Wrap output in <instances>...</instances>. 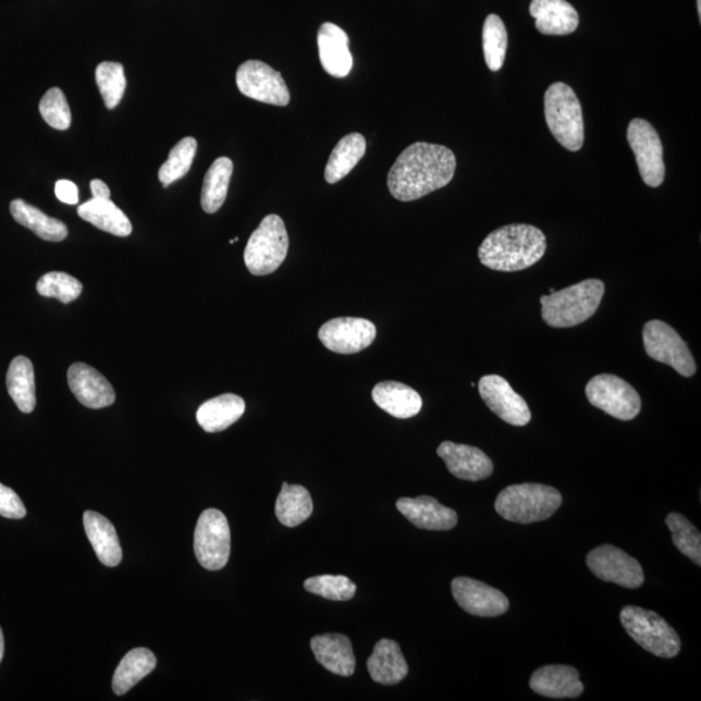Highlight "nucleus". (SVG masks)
Here are the masks:
<instances>
[{
    "instance_id": "obj_1",
    "label": "nucleus",
    "mask_w": 701,
    "mask_h": 701,
    "mask_svg": "<svg viewBox=\"0 0 701 701\" xmlns=\"http://www.w3.org/2000/svg\"><path fill=\"white\" fill-rule=\"evenodd\" d=\"M455 171L456 158L450 148L417 142L407 147L391 168L389 190L397 200H417L447 186Z\"/></svg>"
},
{
    "instance_id": "obj_2",
    "label": "nucleus",
    "mask_w": 701,
    "mask_h": 701,
    "mask_svg": "<svg viewBox=\"0 0 701 701\" xmlns=\"http://www.w3.org/2000/svg\"><path fill=\"white\" fill-rule=\"evenodd\" d=\"M548 249V239L532 225H505L490 233L478 249L484 267L497 272L524 271L541 260Z\"/></svg>"
},
{
    "instance_id": "obj_3",
    "label": "nucleus",
    "mask_w": 701,
    "mask_h": 701,
    "mask_svg": "<svg viewBox=\"0 0 701 701\" xmlns=\"http://www.w3.org/2000/svg\"><path fill=\"white\" fill-rule=\"evenodd\" d=\"M605 293L604 282L586 280L562 290L543 295L542 317L551 328H573L595 315Z\"/></svg>"
},
{
    "instance_id": "obj_4",
    "label": "nucleus",
    "mask_w": 701,
    "mask_h": 701,
    "mask_svg": "<svg viewBox=\"0 0 701 701\" xmlns=\"http://www.w3.org/2000/svg\"><path fill=\"white\" fill-rule=\"evenodd\" d=\"M563 496L541 483L512 484L497 495L495 511L504 520L532 524L548 520L562 507Z\"/></svg>"
},
{
    "instance_id": "obj_5",
    "label": "nucleus",
    "mask_w": 701,
    "mask_h": 701,
    "mask_svg": "<svg viewBox=\"0 0 701 701\" xmlns=\"http://www.w3.org/2000/svg\"><path fill=\"white\" fill-rule=\"evenodd\" d=\"M545 121L558 144L571 152L581 150L585 142L582 107L570 86L552 84L544 96Z\"/></svg>"
},
{
    "instance_id": "obj_6",
    "label": "nucleus",
    "mask_w": 701,
    "mask_h": 701,
    "mask_svg": "<svg viewBox=\"0 0 701 701\" xmlns=\"http://www.w3.org/2000/svg\"><path fill=\"white\" fill-rule=\"evenodd\" d=\"M619 618L629 636L652 655L663 659L678 655L680 651L678 634L657 613L636 605H626Z\"/></svg>"
},
{
    "instance_id": "obj_7",
    "label": "nucleus",
    "mask_w": 701,
    "mask_h": 701,
    "mask_svg": "<svg viewBox=\"0 0 701 701\" xmlns=\"http://www.w3.org/2000/svg\"><path fill=\"white\" fill-rule=\"evenodd\" d=\"M285 222L278 214H268L251 234L245 249V262L254 275L271 274L282 266L288 251Z\"/></svg>"
},
{
    "instance_id": "obj_8",
    "label": "nucleus",
    "mask_w": 701,
    "mask_h": 701,
    "mask_svg": "<svg viewBox=\"0 0 701 701\" xmlns=\"http://www.w3.org/2000/svg\"><path fill=\"white\" fill-rule=\"evenodd\" d=\"M231 528L225 515L219 509H206L194 532V551L199 564L212 571L224 568L231 556Z\"/></svg>"
},
{
    "instance_id": "obj_9",
    "label": "nucleus",
    "mask_w": 701,
    "mask_h": 701,
    "mask_svg": "<svg viewBox=\"0 0 701 701\" xmlns=\"http://www.w3.org/2000/svg\"><path fill=\"white\" fill-rule=\"evenodd\" d=\"M586 396L592 406L623 421L636 419L642 408L637 390L613 374L594 377L586 386Z\"/></svg>"
},
{
    "instance_id": "obj_10",
    "label": "nucleus",
    "mask_w": 701,
    "mask_h": 701,
    "mask_svg": "<svg viewBox=\"0 0 701 701\" xmlns=\"http://www.w3.org/2000/svg\"><path fill=\"white\" fill-rule=\"evenodd\" d=\"M643 343L651 359L676 369L680 376L697 373V362L686 342L666 322L651 320L643 328Z\"/></svg>"
},
{
    "instance_id": "obj_11",
    "label": "nucleus",
    "mask_w": 701,
    "mask_h": 701,
    "mask_svg": "<svg viewBox=\"0 0 701 701\" xmlns=\"http://www.w3.org/2000/svg\"><path fill=\"white\" fill-rule=\"evenodd\" d=\"M628 142L644 184L650 187L662 185L665 179L664 148L655 127L642 119L631 120Z\"/></svg>"
},
{
    "instance_id": "obj_12",
    "label": "nucleus",
    "mask_w": 701,
    "mask_h": 701,
    "mask_svg": "<svg viewBox=\"0 0 701 701\" xmlns=\"http://www.w3.org/2000/svg\"><path fill=\"white\" fill-rule=\"evenodd\" d=\"M235 81L239 91L249 99L279 107L290 103V91L281 73L259 60L242 64Z\"/></svg>"
},
{
    "instance_id": "obj_13",
    "label": "nucleus",
    "mask_w": 701,
    "mask_h": 701,
    "mask_svg": "<svg viewBox=\"0 0 701 701\" xmlns=\"http://www.w3.org/2000/svg\"><path fill=\"white\" fill-rule=\"evenodd\" d=\"M588 566L592 575L604 582L638 589L644 582V571L636 558L615 545L603 544L588 555Z\"/></svg>"
},
{
    "instance_id": "obj_14",
    "label": "nucleus",
    "mask_w": 701,
    "mask_h": 701,
    "mask_svg": "<svg viewBox=\"0 0 701 701\" xmlns=\"http://www.w3.org/2000/svg\"><path fill=\"white\" fill-rule=\"evenodd\" d=\"M373 322L357 317H339L323 323L319 330L322 345L335 354H357L368 348L376 340Z\"/></svg>"
},
{
    "instance_id": "obj_15",
    "label": "nucleus",
    "mask_w": 701,
    "mask_h": 701,
    "mask_svg": "<svg viewBox=\"0 0 701 701\" xmlns=\"http://www.w3.org/2000/svg\"><path fill=\"white\" fill-rule=\"evenodd\" d=\"M478 391L487 406L503 421L514 427H525L530 422L531 413L528 403L503 377L497 374L482 377L478 382Z\"/></svg>"
},
{
    "instance_id": "obj_16",
    "label": "nucleus",
    "mask_w": 701,
    "mask_h": 701,
    "mask_svg": "<svg viewBox=\"0 0 701 701\" xmlns=\"http://www.w3.org/2000/svg\"><path fill=\"white\" fill-rule=\"evenodd\" d=\"M453 595L465 612L478 617H497L509 610V600L491 586L468 577L455 578Z\"/></svg>"
},
{
    "instance_id": "obj_17",
    "label": "nucleus",
    "mask_w": 701,
    "mask_h": 701,
    "mask_svg": "<svg viewBox=\"0 0 701 701\" xmlns=\"http://www.w3.org/2000/svg\"><path fill=\"white\" fill-rule=\"evenodd\" d=\"M438 456L446 463L451 475L458 480L482 481L487 480L494 471L491 458L477 447L454 442H443L436 450Z\"/></svg>"
},
{
    "instance_id": "obj_18",
    "label": "nucleus",
    "mask_w": 701,
    "mask_h": 701,
    "mask_svg": "<svg viewBox=\"0 0 701 701\" xmlns=\"http://www.w3.org/2000/svg\"><path fill=\"white\" fill-rule=\"evenodd\" d=\"M66 377L73 395L87 408L110 407L116 399V394L106 377L84 362L73 364Z\"/></svg>"
},
{
    "instance_id": "obj_19",
    "label": "nucleus",
    "mask_w": 701,
    "mask_h": 701,
    "mask_svg": "<svg viewBox=\"0 0 701 701\" xmlns=\"http://www.w3.org/2000/svg\"><path fill=\"white\" fill-rule=\"evenodd\" d=\"M396 508L419 529L446 531L457 525L456 512L431 496L402 497L396 502Z\"/></svg>"
},
{
    "instance_id": "obj_20",
    "label": "nucleus",
    "mask_w": 701,
    "mask_h": 701,
    "mask_svg": "<svg viewBox=\"0 0 701 701\" xmlns=\"http://www.w3.org/2000/svg\"><path fill=\"white\" fill-rule=\"evenodd\" d=\"M317 45L322 69L336 78L348 76L354 60L347 33L333 23L322 24L317 35Z\"/></svg>"
},
{
    "instance_id": "obj_21",
    "label": "nucleus",
    "mask_w": 701,
    "mask_h": 701,
    "mask_svg": "<svg viewBox=\"0 0 701 701\" xmlns=\"http://www.w3.org/2000/svg\"><path fill=\"white\" fill-rule=\"evenodd\" d=\"M530 687L539 696L552 699H576L585 691L578 671L568 665L539 667L530 678Z\"/></svg>"
},
{
    "instance_id": "obj_22",
    "label": "nucleus",
    "mask_w": 701,
    "mask_h": 701,
    "mask_svg": "<svg viewBox=\"0 0 701 701\" xmlns=\"http://www.w3.org/2000/svg\"><path fill=\"white\" fill-rule=\"evenodd\" d=\"M530 15L536 26L545 36H568L579 24L578 12L566 0H532Z\"/></svg>"
},
{
    "instance_id": "obj_23",
    "label": "nucleus",
    "mask_w": 701,
    "mask_h": 701,
    "mask_svg": "<svg viewBox=\"0 0 701 701\" xmlns=\"http://www.w3.org/2000/svg\"><path fill=\"white\" fill-rule=\"evenodd\" d=\"M317 662L341 677L353 676L356 659L350 640L343 634H323L311 640Z\"/></svg>"
},
{
    "instance_id": "obj_24",
    "label": "nucleus",
    "mask_w": 701,
    "mask_h": 701,
    "mask_svg": "<svg viewBox=\"0 0 701 701\" xmlns=\"http://www.w3.org/2000/svg\"><path fill=\"white\" fill-rule=\"evenodd\" d=\"M368 672L377 684L396 685L408 674V665L395 640L381 639L368 659Z\"/></svg>"
},
{
    "instance_id": "obj_25",
    "label": "nucleus",
    "mask_w": 701,
    "mask_h": 701,
    "mask_svg": "<svg viewBox=\"0 0 701 701\" xmlns=\"http://www.w3.org/2000/svg\"><path fill=\"white\" fill-rule=\"evenodd\" d=\"M372 396L377 406L396 419H410L419 415L422 408L420 394L401 382H380L374 386Z\"/></svg>"
},
{
    "instance_id": "obj_26",
    "label": "nucleus",
    "mask_w": 701,
    "mask_h": 701,
    "mask_svg": "<svg viewBox=\"0 0 701 701\" xmlns=\"http://www.w3.org/2000/svg\"><path fill=\"white\" fill-rule=\"evenodd\" d=\"M84 526L99 562L111 568L118 566L123 561V550L112 522L97 512L86 511Z\"/></svg>"
},
{
    "instance_id": "obj_27",
    "label": "nucleus",
    "mask_w": 701,
    "mask_h": 701,
    "mask_svg": "<svg viewBox=\"0 0 701 701\" xmlns=\"http://www.w3.org/2000/svg\"><path fill=\"white\" fill-rule=\"evenodd\" d=\"M245 410L246 403L241 396L224 394L201 404L197 421L207 433H219L237 422Z\"/></svg>"
},
{
    "instance_id": "obj_28",
    "label": "nucleus",
    "mask_w": 701,
    "mask_h": 701,
    "mask_svg": "<svg viewBox=\"0 0 701 701\" xmlns=\"http://www.w3.org/2000/svg\"><path fill=\"white\" fill-rule=\"evenodd\" d=\"M77 213L81 219L116 237H130L133 232L131 220L111 199L87 200L78 207Z\"/></svg>"
},
{
    "instance_id": "obj_29",
    "label": "nucleus",
    "mask_w": 701,
    "mask_h": 701,
    "mask_svg": "<svg viewBox=\"0 0 701 701\" xmlns=\"http://www.w3.org/2000/svg\"><path fill=\"white\" fill-rule=\"evenodd\" d=\"M7 389L12 401L23 414H32L36 408L35 368L28 357L17 356L11 361L7 373Z\"/></svg>"
},
{
    "instance_id": "obj_30",
    "label": "nucleus",
    "mask_w": 701,
    "mask_h": 701,
    "mask_svg": "<svg viewBox=\"0 0 701 701\" xmlns=\"http://www.w3.org/2000/svg\"><path fill=\"white\" fill-rule=\"evenodd\" d=\"M12 218L20 225L30 229L39 238L49 242H62L69 237V227L63 221L52 219L37 207L26 204L23 199L13 200L10 206Z\"/></svg>"
},
{
    "instance_id": "obj_31",
    "label": "nucleus",
    "mask_w": 701,
    "mask_h": 701,
    "mask_svg": "<svg viewBox=\"0 0 701 701\" xmlns=\"http://www.w3.org/2000/svg\"><path fill=\"white\" fill-rule=\"evenodd\" d=\"M366 151L367 140L360 133H350L343 137L334 147L325 168L328 184L333 185L345 179L359 163Z\"/></svg>"
},
{
    "instance_id": "obj_32",
    "label": "nucleus",
    "mask_w": 701,
    "mask_h": 701,
    "mask_svg": "<svg viewBox=\"0 0 701 701\" xmlns=\"http://www.w3.org/2000/svg\"><path fill=\"white\" fill-rule=\"evenodd\" d=\"M157 667V657L147 649H134L121 660L112 679V689L116 696H124L142 679Z\"/></svg>"
},
{
    "instance_id": "obj_33",
    "label": "nucleus",
    "mask_w": 701,
    "mask_h": 701,
    "mask_svg": "<svg viewBox=\"0 0 701 701\" xmlns=\"http://www.w3.org/2000/svg\"><path fill=\"white\" fill-rule=\"evenodd\" d=\"M312 497L306 488L299 484L282 483V490L275 502V516L282 525L295 528L312 515Z\"/></svg>"
},
{
    "instance_id": "obj_34",
    "label": "nucleus",
    "mask_w": 701,
    "mask_h": 701,
    "mask_svg": "<svg viewBox=\"0 0 701 701\" xmlns=\"http://www.w3.org/2000/svg\"><path fill=\"white\" fill-rule=\"evenodd\" d=\"M233 161L229 158H219L208 170L204 188H201L200 204L207 213H216L225 204L229 184L233 175Z\"/></svg>"
},
{
    "instance_id": "obj_35",
    "label": "nucleus",
    "mask_w": 701,
    "mask_h": 701,
    "mask_svg": "<svg viewBox=\"0 0 701 701\" xmlns=\"http://www.w3.org/2000/svg\"><path fill=\"white\" fill-rule=\"evenodd\" d=\"M482 42L484 60H487L489 70L492 72L501 71L508 47V33L501 17L496 15L488 16L483 25Z\"/></svg>"
},
{
    "instance_id": "obj_36",
    "label": "nucleus",
    "mask_w": 701,
    "mask_h": 701,
    "mask_svg": "<svg viewBox=\"0 0 701 701\" xmlns=\"http://www.w3.org/2000/svg\"><path fill=\"white\" fill-rule=\"evenodd\" d=\"M198 144L197 139L186 137L181 139L175 145L171 152L170 158L165 161L159 170V180L164 187L173 184V182L185 177L188 171L192 170L195 155H197Z\"/></svg>"
},
{
    "instance_id": "obj_37",
    "label": "nucleus",
    "mask_w": 701,
    "mask_h": 701,
    "mask_svg": "<svg viewBox=\"0 0 701 701\" xmlns=\"http://www.w3.org/2000/svg\"><path fill=\"white\" fill-rule=\"evenodd\" d=\"M672 532L674 545L698 566L701 565L700 531L682 515L673 512L665 520Z\"/></svg>"
},
{
    "instance_id": "obj_38",
    "label": "nucleus",
    "mask_w": 701,
    "mask_h": 701,
    "mask_svg": "<svg viewBox=\"0 0 701 701\" xmlns=\"http://www.w3.org/2000/svg\"><path fill=\"white\" fill-rule=\"evenodd\" d=\"M97 85L108 110H114L124 97L126 78L123 64L103 62L97 66Z\"/></svg>"
},
{
    "instance_id": "obj_39",
    "label": "nucleus",
    "mask_w": 701,
    "mask_h": 701,
    "mask_svg": "<svg viewBox=\"0 0 701 701\" xmlns=\"http://www.w3.org/2000/svg\"><path fill=\"white\" fill-rule=\"evenodd\" d=\"M37 292L46 298H56L69 305L83 293V283L63 272H51L42 275L37 283Z\"/></svg>"
},
{
    "instance_id": "obj_40",
    "label": "nucleus",
    "mask_w": 701,
    "mask_h": 701,
    "mask_svg": "<svg viewBox=\"0 0 701 701\" xmlns=\"http://www.w3.org/2000/svg\"><path fill=\"white\" fill-rule=\"evenodd\" d=\"M305 589L333 602H347L356 594V585L345 576L325 575L308 578Z\"/></svg>"
},
{
    "instance_id": "obj_41",
    "label": "nucleus",
    "mask_w": 701,
    "mask_h": 701,
    "mask_svg": "<svg viewBox=\"0 0 701 701\" xmlns=\"http://www.w3.org/2000/svg\"><path fill=\"white\" fill-rule=\"evenodd\" d=\"M40 116L53 130L66 131L72 123V114L64 93L59 87H52L47 91L39 103Z\"/></svg>"
},
{
    "instance_id": "obj_42",
    "label": "nucleus",
    "mask_w": 701,
    "mask_h": 701,
    "mask_svg": "<svg viewBox=\"0 0 701 701\" xmlns=\"http://www.w3.org/2000/svg\"><path fill=\"white\" fill-rule=\"evenodd\" d=\"M0 516L22 520L26 516V508L22 499L10 488L0 483Z\"/></svg>"
},
{
    "instance_id": "obj_43",
    "label": "nucleus",
    "mask_w": 701,
    "mask_h": 701,
    "mask_svg": "<svg viewBox=\"0 0 701 701\" xmlns=\"http://www.w3.org/2000/svg\"><path fill=\"white\" fill-rule=\"evenodd\" d=\"M56 195L62 204L70 206L77 205L79 200L78 187L69 180H60L57 182Z\"/></svg>"
},
{
    "instance_id": "obj_44",
    "label": "nucleus",
    "mask_w": 701,
    "mask_h": 701,
    "mask_svg": "<svg viewBox=\"0 0 701 701\" xmlns=\"http://www.w3.org/2000/svg\"><path fill=\"white\" fill-rule=\"evenodd\" d=\"M93 198L97 199H111V190L103 181L93 180L90 182Z\"/></svg>"
},
{
    "instance_id": "obj_45",
    "label": "nucleus",
    "mask_w": 701,
    "mask_h": 701,
    "mask_svg": "<svg viewBox=\"0 0 701 701\" xmlns=\"http://www.w3.org/2000/svg\"><path fill=\"white\" fill-rule=\"evenodd\" d=\"M4 655V637L3 631L0 629V662H2Z\"/></svg>"
},
{
    "instance_id": "obj_46",
    "label": "nucleus",
    "mask_w": 701,
    "mask_h": 701,
    "mask_svg": "<svg viewBox=\"0 0 701 701\" xmlns=\"http://www.w3.org/2000/svg\"><path fill=\"white\" fill-rule=\"evenodd\" d=\"M697 3H698L699 19L701 20V0H697Z\"/></svg>"
}]
</instances>
